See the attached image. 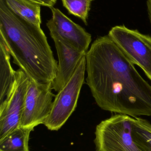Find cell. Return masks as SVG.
<instances>
[{
  "label": "cell",
  "mask_w": 151,
  "mask_h": 151,
  "mask_svg": "<svg viewBox=\"0 0 151 151\" xmlns=\"http://www.w3.org/2000/svg\"><path fill=\"white\" fill-rule=\"evenodd\" d=\"M131 135L134 142L142 151H151V123L142 118H134Z\"/></svg>",
  "instance_id": "obj_13"
},
{
  "label": "cell",
  "mask_w": 151,
  "mask_h": 151,
  "mask_svg": "<svg viewBox=\"0 0 151 151\" xmlns=\"http://www.w3.org/2000/svg\"><path fill=\"white\" fill-rule=\"evenodd\" d=\"M9 9L17 16L40 27L41 5L30 0H4Z\"/></svg>",
  "instance_id": "obj_11"
},
{
  "label": "cell",
  "mask_w": 151,
  "mask_h": 151,
  "mask_svg": "<svg viewBox=\"0 0 151 151\" xmlns=\"http://www.w3.org/2000/svg\"><path fill=\"white\" fill-rule=\"evenodd\" d=\"M10 56L5 42L0 37V104L5 99L15 80L16 71L11 65Z\"/></svg>",
  "instance_id": "obj_10"
},
{
  "label": "cell",
  "mask_w": 151,
  "mask_h": 151,
  "mask_svg": "<svg viewBox=\"0 0 151 151\" xmlns=\"http://www.w3.org/2000/svg\"><path fill=\"white\" fill-rule=\"evenodd\" d=\"M29 79L21 69L16 71L14 82L0 104V140L20 127Z\"/></svg>",
  "instance_id": "obj_7"
},
{
  "label": "cell",
  "mask_w": 151,
  "mask_h": 151,
  "mask_svg": "<svg viewBox=\"0 0 151 151\" xmlns=\"http://www.w3.org/2000/svg\"><path fill=\"white\" fill-rule=\"evenodd\" d=\"M52 83H36L29 80L20 119V127L34 128L43 124L52 109L53 99Z\"/></svg>",
  "instance_id": "obj_6"
},
{
  "label": "cell",
  "mask_w": 151,
  "mask_h": 151,
  "mask_svg": "<svg viewBox=\"0 0 151 151\" xmlns=\"http://www.w3.org/2000/svg\"><path fill=\"white\" fill-rule=\"evenodd\" d=\"M86 70L85 55L80 60L67 83L56 95L50 114L43 123L49 130H59L75 110Z\"/></svg>",
  "instance_id": "obj_4"
},
{
  "label": "cell",
  "mask_w": 151,
  "mask_h": 151,
  "mask_svg": "<svg viewBox=\"0 0 151 151\" xmlns=\"http://www.w3.org/2000/svg\"><path fill=\"white\" fill-rule=\"evenodd\" d=\"M32 129L17 128L0 140V151H29V140Z\"/></svg>",
  "instance_id": "obj_12"
},
{
  "label": "cell",
  "mask_w": 151,
  "mask_h": 151,
  "mask_svg": "<svg viewBox=\"0 0 151 151\" xmlns=\"http://www.w3.org/2000/svg\"><path fill=\"white\" fill-rule=\"evenodd\" d=\"M86 83L99 107L137 118L151 116V86L108 35L86 54Z\"/></svg>",
  "instance_id": "obj_1"
},
{
  "label": "cell",
  "mask_w": 151,
  "mask_h": 151,
  "mask_svg": "<svg viewBox=\"0 0 151 151\" xmlns=\"http://www.w3.org/2000/svg\"><path fill=\"white\" fill-rule=\"evenodd\" d=\"M49 31L58 56V71L52 83L53 89L58 92L71 79L79 62L87 52L74 48L56 32L51 30Z\"/></svg>",
  "instance_id": "obj_9"
},
{
  "label": "cell",
  "mask_w": 151,
  "mask_h": 151,
  "mask_svg": "<svg viewBox=\"0 0 151 151\" xmlns=\"http://www.w3.org/2000/svg\"><path fill=\"white\" fill-rule=\"evenodd\" d=\"M108 35L134 64L140 67L151 81V36L124 25L112 27Z\"/></svg>",
  "instance_id": "obj_5"
},
{
  "label": "cell",
  "mask_w": 151,
  "mask_h": 151,
  "mask_svg": "<svg viewBox=\"0 0 151 151\" xmlns=\"http://www.w3.org/2000/svg\"><path fill=\"white\" fill-rule=\"evenodd\" d=\"M147 5L149 19L151 24V0H147Z\"/></svg>",
  "instance_id": "obj_16"
},
{
  "label": "cell",
  "mask_w": 151,
  "mask_h": 151,
  "mask_svg": "<svg viewBox=\"0 0 151 151\" xmlns=\"http://www.w3.org/2000/svg\"><path fill=\"white\" fill-rule=\"evenodd\" d=\"M51 18L46 24L49 30L56 32L74 48L87 52L92 39L90 34L75 24L59 9L51 7Z\"/></svg>",
  "instance_id": "obj_8"
},
{
  "label": "cell",
  "mask_w": 151,
  "mask_h": 151,
  "mask_svg": "<svg viewBox=\"0 0 151 151\" xmlns=\"http://www.w3.org/2000/svg\"><path fill=\"white\" fill-rule=\"evenodd\" d=\"M0 37L13 63L36 83H53L58 64L40 27L12 12L0 0Z\"/></svg>",
  "instance_id": "obj_2"
},
{
  "label": "cell",
  "mask_w": 151,
  "mask_h": 151,
  "mask_svg": "<svg viewBox=\"0 0 151 151\" xmlns=\"http://www.w3.org/2000/svg\"><path fill=\"white\" fill-rule=\"evenodd\" d=\"M93 0H61L64 7L70 14L79 18L87 25V19Z\"/></svg>",
  "instance_id": "obj_14"
},
{
  "label": "cell",
  "mask_w": 151,
  "mask_h": 151,
  "mask_svg": "<svg viewBox=\"0 0 151 151\" xmlns=\"http://www.w3.org/2000/svg\"><path fill=\"white\" fill-rule=\"evenodd\" d=\"M35 3L38 4L41 6L50 8L53 7L56 3L57 0H30Z\"/></svg>",
  "instance_id": "obj_15"
},
{
  "label": "cell",
  "mask_w": 151,
  "mask_h": 151,
  "mask_svg": "<svg viewBox=\"0 0 151 151\" xmlns=\"http://www.w3.org/2000/svg\"><path fill=\"white\" fill-rule=\"evenodd\" d=\"M133 119L118 114L102 121L95 131L96 151H142L131 135Z\"/></svg>",
  "instance_id": "obj_3"
}]
</instances>
